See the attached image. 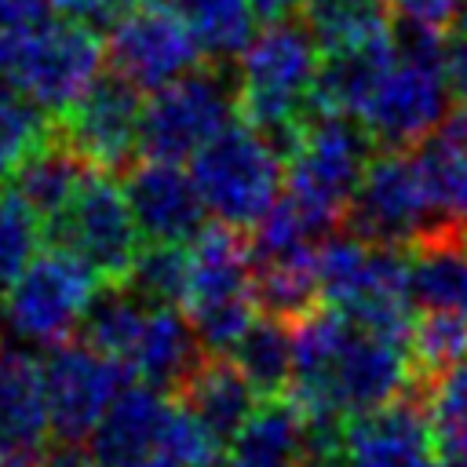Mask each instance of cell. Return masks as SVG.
I'll return each mask as SVG.
<instances>
[{"instance_id":"cell-48","label":"cell","mask_w":467,"mask_h":467,"mask_svg":"<svg viewBox=\"0 0 467 467\" xmlns=\"http://www.w3.org/2000/svg\"><path fill=\"white\" fill-rule=\"evenodd\" d=\"M456 117H460V120H463V128H467V106H463V109H460Z\"/></svg>"},{"instance_id":"cell-23","label":"cell","mask_w":467,"mask_h":467,"mask_svg":"<svg viewBox=\"0 0 467 467\" xmlns=\"http://www.w3.org/2000/svg\"><path fill=\"white\" fill-rule=\"evenodd\" d=\"M84 175H88L84 157H80L66 139H58L55 128H51V135H47L44 142H36V146L15 164V171H11V190L29 204V212H33L40 223H51V219L73 201V193L80 190Z\"/></svg>"},{"instance_id":"cell-13","label":"cell","mask_w":467,"mask_h":467,"mask_svg":"<svg viewBox=\"0 0 467 467\" xmlns=\"http://www.w3.org/2000/svg\"><path fill=\"white\" fill-rule=\"evenodd\" d=\"M449 106H452V95L438 66L398 55L390 69L379 77V84L372 88L358 120L368 131L372 146L412 150L449 120Z\"/></svg>"},{"instance_id":"cell-42","label":"cell","mask_w":467,"mask_h":467,"mask_svg":"<svg viewBox=\"0 0 467 467\" xmlns=\"http://www.w3.org/2000/svg\"><path fill=\"white\" fill-rule=\"evenodd\" d=\"M44 467H95V460L88 452H80V445H58V449L44 452Z\"/></svg>"},{"instance_id":"cell-51","label":"cell","mask_w":467,"mask_h":467,"mask_svg":"<svg viewBox=\"0 0 467 467\" xmlns=\"http://www.w3.org/2000/svg\"><path fill=\"white\" fill-rule=\"evenodd\" d=\"M463 237H467V230H463Z\"/></svg>"},{"instance_id":"cell-50","label":"cell","mask_w":467,"mask_h":467,"mask_svg":"<svg viewBox=\"0 0 467 467\" xmlns=\"http://www.w3.org/2000/svg\"><path fill=\"white\" fill-rule=\"evenodd\" d=\"M463 317H467V310H463Z\"/></svg>"},{"instance_id":"cell-41","label":"cell","mask_w":467,"mask_h":467,"mask_svg":"<svg viewBox=\"0 0 467 467\" xmlns=\"http://www.w3.org/2000/svg\"><path fill=\"white\" fill-rule=\"evenodd\" d=\"M18 33H22V29H0V91L15 88V58H18Z\"/></svg>"},{"instance_id":"cell-44","label":"cell","mask_w":467,"mask_h":467,"mask_svg":"<svg viewBox=\"0 0 467 467\" xmlns=\"http://www.w3.org/2000/svg\"><path fill=\"white\" fill-rule=\"evenodd\" d=\"M230 467H306V460H299V456H244V452H230Z\"/></svg>"},{"instance_id":"cell-36","label":"cell","mask_w":467,"mask_h":467,"mask_svg":"<svg viewBox=\"0 0 467 467\" xmlns=\"http://www.w3.org/2000/svg\"><path fill=\"white\" fill-rule=\"evenodd\" d=\"M157 456L168 460L171 467H219L223 445L186 405H168V416L157 438Z\"/></svg>"},{"instance_id":"cell-45","label":"cell","mask_w":467,"mask_h":467,"mask_svg":"<svg viewBox=\"0 0 467 467\" xmlns=\"http://www.w3.org/2000/svg\"><path fill=\"white\" fill-rule=\"evenodd\" d=\"M0 467H44V452H4Z\"/></svg>"},{"instance_id":"cell-27","label":"cell","mask_w":467,"mask_h":467,"mask_svg":"<svg viewBox=\"0 0 467 467\" xmlns=\"http://www.w3.org/2000/svg\"><path fill=\"white\" fill-rule=\"evenodd\" d=\"M299 11L325 55L390 36V11L383 0H303Z\"/></svg>"},{"instance_id":"cell-15","label":"cell","mask_w":467,"mask_h":467,"mask_svg":"<svg viewBox=\"0 0 467 467\" xmlns=\"http://www.w3.org/2000/svg\"><path fill=\"white\" fill-rule=\"evenodd\" d=\"M434 452L420 390L343 420L339 456L354 467H427Z\"/></svg>"},{"instance_id":"cell-25","label":"cell","mask_w":467,"mask_h":467,"mask_svg":"<svg viewBox=\"0 0 467 467\" xmlns=\"http://www.w3.org/2000/svg\"><path fill=\"white\" fill-rule=\"evenodd\" d=\"M339 226L325 212L310 208L306 201L292 197L288 190L277 193V201L266 208V215L252 226V259L270 263V259H306L314 248Z\"/></svg>"},{"instance_id":"cell-11","label":"cell","mask_w":467,"mask_h":467,"mask_svg":"<svg viewBox=\"0 0 467 467\" xmlns=\"http://www.w3.org/2000/svg\"><path fill=\"white\" fill-rule=\"evenodd\" d=\"M409 390H416L409 343H398V339H387V336H376L354 325L317 398L299 405V412L306 420H328V416L347 420V416L379 409Z\"/></svg>"},{"instance_id":"cell-37","label":"cell","mask_w":467,"mask_h":467,"mask_svg":"<svg viewBox=\"0 0 467 467\" xmlns=\"http://www.w3.org/2000/svg\"><path fill=\"white\" fill-rule=\"evenodd\" d=\"M139 0H51V11L66 22H77L91 33H109L124 15H131Z\"/></svg>"},{"instance_id":"cell-35","label":"cell","mask_w":467,"mask_h":467,"mask_svg":"<svg viewBox=\"0 0 467 467\" xmlns=\"http://www.w3.org/2000/svg\"><path fill=\"white\" fill-rule=\"evenodd\" d=\"M40 241H44V223L11 186H0V296L36 255Z\"/></svg>"},{"instance_id":"cell-22","label":"cell","mask_w":467,"mask_h":467,"mask_svg":"<svg viewBox=\"0 0 467 467\" xmlns=\"http://www.w3.org/2000/svg\"><path fill=\"white\" fill-rule=\"evenodd\" d=\"M398 58L394 47V33L361 47H347V51H332L321 58V69L314 77V91H310V113H343V117H358L372 95V88L379 84V77L390 69V62Z\"/></svg>"},{"instance_id":"cell-46","label":"cell","mask_w":467,"mask_h":467,"mask_svg":"<svg viewBox=\"0 0 467 467\" xmlns=\"http://www.w3.org/2000/svg\"><path fill=\"white\" fill-rule=\"evenodd\" d=\"M427 467H467V456H441V463H427Z\"/></svg>"},{"instance_id":"cell-3","label":"cell","mask_w":467,"mask_h":467,"mask_svg":"<svg viewBox=\"0 0 467 467\" xmlns=\"http://www.w3.org/2000/svg\"><path fill=\"white\" fill-rule=\"evenodd\" d=\"M190 179L215 223L252 230L285 182L281 153L244 120H230L190 157Z\"/></svg>"},{"instance_id":"cell-40","label":"cell","mask_w":467,"mask_h":467,"mask_svg":"<svg viewBox=\"0 0 467 467\" xmlns=\"http://www.w3.org/2000/svg\"><path fill=\"white\" fill-rule=\"evenodd\" d=\"M51 15V0H0V29H29Z\"/></svg>"},{"instance_id":"cell-7","label":"cell","mask_w":467,"mask_h":467,"mask_svg":"<svg viewBox=\"0 0 467 467\" xmlns=\"http://www.w3.org/2000/svg\"><path fill=\"white\" fill-rule=\"evenodd\" d=\"M372 139L358 117L310 113L292 153L285 157L288 193L343 223L347 201L372 157Z\"/></svg>"},{"instance_id":"cell-20","label":"cell","mask_w":467,"mask_h":467,"mask_svg":"<svg viewBox=\"0 0 467 467\" xmlns=\"http://www.w3.org/2000/svg\"><path fill=\"white\" fill-rule=\"evenodd\" d=\"M51 438L40 358L0 347V445L4 452H44Z\"/></svg>"},{"instance_id":"cell-17","label":"cell","mask_w":467,"mask_h":467,"mask_svg":"<svg viewBox=\"0 0 467 467\" xmlns=\"http://www.w3.org/2000/svg\"><path fill=\"white\" fill-rule=\"evenodd\" d=\"M168 398L139 379H131L102 412L88 434V456L95 467H142L157 456V438L168 416Z\"/></svg>"},{"instance_id":"cell-52","label":"cell","mask_w":467,"mask_h":467,"mask_svg":"<svg viewBox=\"0 0 467 467\" xmlns=\"http://www.w3.org/2000/svg\"><path fill=\"white\" fill-rule=\"evenodd\" d=\"M463 18H467V15H463Z\"/></svg>"},{"instance_id":"cell-24","label":"cell","mask_w":467,"mask_h":467,"mask_svg":"<svg viewBox=\"0 0 467 467\" xmlns=\"http://www.w3.org/2000/svg\"><path fill=\"white\" fill-rule=\"evenodd\" d=\"M412 161L423 175L434 212L449 226L467 223V128L460 117H449L438 131H431L420 146H412Z\"/></svg>"},{"instance_id":"cell-8","label":"cell","mask_w":467,"mask_h":467,"mask_svg":"<svg viewBox=\"0 0 467 467\" xmlns=\"http://www.w3.org/2000/svg\"><path fill=\"white\" fill-rule=\"evenodd\" d=\"M102 40L77 22H36L18 33L15 91L36 102L51 120L73 109L102 77Z\"/></svg>"},{"instance_id":"cell-33","label":"cell","mask_w":467,"mask_h":467,"mask_svg":"<svg viewBox=\"0 0 467 467\" xmlns=\"http://www.w3.org/2000/svg\"><path fill=\"white\" fill-rule=\"evenodd\" d=\"M186 248L182 244H164V241H142V248L135 252L124 285L142 296L150 306H179L182 292H186Z\"/></svg>"},{"instance_id":"cell-30","label":"cell","mask_w":467,"mask_h":467,"mask_svg":"<svg viewBox=\"0 0 467 467\" xmlns=\"http://www.w3.org/2000/svg\"><path fill=\"white\" fill-rule=\"evenodd\" d=\"M252 299L255 310L277 321H299L321 303L317 274H314V255L306 259H270L255 263L252 270Z\"/></svg>"},{"instance_id":"cell-14","label":"cell","mask_w":467,"mask_h":467,"mask_svg":"<svg viewBox=\"0 0 467 467\" xmlns=\"http://www.w3.org/2000/svg\"><path fill=\"white\" fill-rule=\"evenodd\" d=\"M139 117L142 91L131 88L124 77L109 73L99 77L84 91V99L55 120V135L66 139L88 168L117 175L139 153Z\"/></svg>"},{"instance_id":"cell-19","label":"cell","mask_w":467,"mask_h":467,"mask_svg":"<svg viewBox=\"0 0 467 467\" xmlns=\"http://www.w3.org/2000/svg\"><path fill=\"white\" fill-rule=\"evenodd\" d=\"M175 398L212 431V438L219 445H230L237 438V431L244 427V420L252 416L259 394L248 387V379L241 376L234 358L204 350L201 361L193 365V372L175 390Z\"/></svg>"},{"instance_id":"cell-16","label":"cell","mask_w":467,"mask_h":467,"mask_svg":"<svg viewBox=\"0 0 467 467\" xmlns=\"http://www.w3.org/2000/svg\"><path fill=\"white\" fill-rule=\"evenodd\" d=\"M124 197L131 204L135 226L142 241H164V244H190L208 212L201 204V193L175 161H142L124 175Z\"/></svg>"},{"instance_id":"cell-6","label":"cell","mask_w":467,"mask_h":467,"mask_svg":"<svg viewBox=\"0 0 467 467\" xmlns=\"http://www.w3.org/2000/svg\"><path fill=\"white\" fill-rule=\"evenodd\" d=\"M347 234L368 244H416L427 234L449 226L431 204L423 175L412 161V150H379L368 157L347 212Z\"/></svg>"},{"instance_id":"cell-12","label":"cell","mask_w":467,"mask_h":467,"mask_svg":"<svg viewBox=\"0 0 467 467\" xmlns=\"http://www.w3.org/2000/svg\"><path fill=\"white\" fill-rule=\"evenodd\" d=\"M106 58L113 73L139 91H157L208 62L168 0H139V7L109 29Z\"/></svg>"},{"instance_id":"cell-18","label":"cell","mask_w":467,"mask_h":467,"mask_svg":"<svg viewBox=\"0 0 467 467\" xmlns=\"http://www.w3.org/2000/svg\"><path fill=\"white\" fill-rule=\"evenodd\" d=\"M204 347L190 325V317L182 314V306H150L142 332L128 354V365L135 372L139 383L161 390V394H175L182 387V379L193 372V365L201 361Z\"/></svg>"},{"instance_id":"cell-1","label":"cell","mask_w":467,"mask_h":467,"mask_svg":"<svg viewBox=\"0 0 467 467\" xmlns=\"http://www.w3.org/2000/svg\"><path fill=\"white\" fill-rule=\"evenodd\" d=\"M317 69L321 44L306 22L296 18L266 22L237 55V113L281 153V161L292 153L310 117Z\"/></svg>"},{"instance_id":"cell-31","label":"cell","mask_w":467,"mask_h":467,"mask_svg":"<svg viewBox=\"0 0 467 467\" xmlns=\"http://www.w3.org/2000/svg\"><path fill=\"white\" fill-rule=\"evenodd\" d=\"M409 358L416 372V390L434 376L449 372L467 358V317L463 310H423L412 317Z\"/></svg>"},{"instance_id":"cell-29","label":"cell","mask_w":467,"mask_h":467,"mask_svg":"<svg viewBox=\"0 0 467 467\" xmlns=\"http://www.w3.org/2000/svg\"><path fill=\"white\" fill-rule=\"evenodd\" d=\"M201 44L208 62H234L255 36V11L248 0H168Z\"/></svg>"},{"instance_id":"cell-9","label":"cell","mask_w":467,"mask_h":467,"mask_svg":"<svg viewBox=\"0 0 467 467\" xmlns=\"http://www.w3.org/2000/svg\"><path fill=\"white\" fill-rule=\"evenodd\" d=\"M44 237L84 255L102 281H124L135 252L142 248L124 186L113 179V171L99 168H88L73 201L51 223H44Z\"/></svg>"},{"instance_id":"cell-10","label":"cell","mask_w":467,"mask_h":467,"mask_svg":"<svg viewBox=\"0 0 467 467\" xmlns=\"http://www.w3.org/2000/svg\"><path fill=\"white\" fill-rule=\"evenodd\" d=\"M51 438L58 445H84L109 401L135 379L124 358H109L84 339H62L40 358Z\"/></svg>"},{"instance_id":"cell-38","label":"cell","mask_w":467,"mask_h":467,"mask_svg":"<svg viewBox=\"0 0 467 467\" xmlns=\"http://www.w3.org/2000/svg\"><path fill=\"white\" fill-rule=\"evenodd\" d=\"M438 73H441L452 102H463L467 106V18H460L449 33H441Z\"/></svg>"},{"instance_id":"cell-49","label":"cell","mask_w":467,"mask_h":467,"mask_svg":"<svg viewBox=\"0 0 467 467\" xmlns=\"http://www.w3.org/2000/svg\"><path fill=\"white\" fill-rule=\"evenodd\" d=\"M0 456H4V445H0Z\"/></svg>"},{"instance_id":"cell-28","label":"cell","mask_w":467,"mask_h":467,"mask_svg":"<svg viewBox=\"0 0 467 467\" xmlns=\"http://www.w3.org/2000/svg\"><path fill=\"white\" fill-rule=\"evenodd\" d=\"M146 310H150V303L142 296H135L124 281H106V285L95 288L77 332L88 347L128 361V354H131V347L142 332Z\"/></svg>"},{"instance_id":"cell-21","label":"cell","mask_w":467,"mask_h":467,"mask_svg":"<svg viewBox=\"0 0 467 467\" xmlns=\"http://www.w3.org/2000/svg\"><path fill=\"white\" fill-rule=\"evenodd\" d=\"M409 248V303L420 310H467L463 226H441Z\"/></svg>"},{"instance_id":"cell-4","label":"cell","mask_w":467,"mask_h":467,"mask_svg":"<svg viewBox=\"0 0 467 467\" xmlns=\"http://www.w3.org/2000/svg\"><path fill=\"white\" fill-rule=\"evenodd\" d=\"M95 288V266L73 248L47 241V248H36L22 274L4 288L0 317L22 343L47 350L62 339H73Z\"/></svg>"},{"instance_id":"cell-5","label":"cell","mask_w":467,"mask_h":467,"mask_svg":"<svg viewBox=\"0 0 467 467\" xmlns=\"http://www.w3.org/2000/svg\"><path fill=\"white\" fill-rule=\"evenodd\" d=\"M237 113V80L226 62H204L150 91L139 117V153L150 161H190Z\"/></svg>"},{"instance_id":"cell-43","label":"cell","mask_w":467,"mask_h":467,"mask_svg":"<svg viewBox=\"0 0 467 467\" xmlns=\"http://www.w3.org/2000/svg\"><path fill=\"white\" fill-rule=\"evenodd\" d=\"M303 0H248V7L255 11V18L263 22H277V18H292L299 11Z\"/></svg>"},{"instance_id":"cell-34","label":"cell","mask_w":467,"mask_h":467,"mask_svg":"<svg viewBox=\"0 0 467 467\" xmlns=\"http://www.w3.org/2000/svg\"><path fill=\"white\" fill-rule=\"evenodd\" d=\"M51 128L55 120L22 91L15 88L0 91V186L11 179L15 164L51 135Z\"/></svg>"},{"instance_id":"cell-47","label":"cell","mask_w":467,"mask_h":467,"mask_svg":"<svg viewBox=\"0 0 467 467\" xmlns=\"http://www.w3.org/2000/svg\"><path fill=\"white\" fill-rule=\"evenodd\" d=\"M325 467H354V463H347L343 456H336V460H332V463H325Z\"/></svg>"},{"instance_id":"cell-39","label":"cell","mask_w":467,"mask_h":467,"mask_svg":"<svg viewBox=\"0 0 467 467\" xmlns=\"http://www.w3.org/2000/svg\"><path fill=\"white\" fill-rule=\"evenodd\" d=\"M390 11H394V18L445 29L467 15V0H390Z\"/></svg>"},{"instance_id":"cell-2","label":"cell","mask_w":467,"mask_h":467,"mask_svg":"<svg viewBox=\"0 0 467 467\" xmlns=\"http://www.w3.org/2000/svg\"><path fill=\"white\" fill-rule=\"evenodd\" d=\"M186 292L179 306L204 350L230 354L259 314L252 299V241L237 226L204 223L186 248Z\"/></svg>"},{"instance_id":"cell-26","label":"cell","mask_w":467,"mask_h":467,"mask_svg":"<svg viewBox=\"0 0 467 467\" xmlns=\"http://www.w3.org/2000/svg\"><path fill=\"white\" fill-rule=\"evenodd\" d=\"M230 358L259 398H281L292 383V325L255 314L230 347Z\"/></svg>"},{"instance_id":"cell-32","label":"cell","mask_w":467,"mask_h":467,"mask_svg":"<svg viewBox=\"0 0 467 467\" xmlns=\"http://www.w3.org/2000/svg\"><path fill=\"white\" fill-rule=\"evenodd\" d=\"M434 449L441 456H467V358L420 387Z\"/></svg>"}]
</instances>
